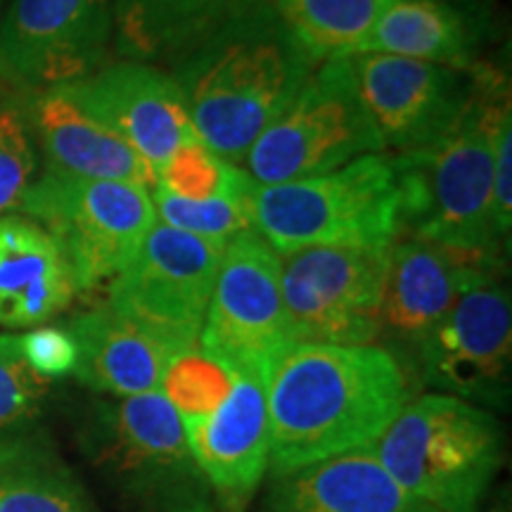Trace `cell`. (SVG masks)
<instances>
[{
  "mask_svg": "<svg viewBox=\"0 0 512 512\" xmlns=\"http://www.w3.org/2000/svg\"><path fill=\"white\" fill-rule=\"evenodd\" d=\"M273 475L370 446L411 401L408 375L377 344H304L264 370Z\"/></svg>",
  "mask_w": 512,
  "mask_h": 512,
  "instance_id": "obj_1",
  "label": "cell"
},
{
  "mask_svg": "<svg viewBox=\"0 0 512 512\" xmlns=\"http://www.w3.org/2000/svg\"><path fill=\"white\" fill-rule=\"evenodd\" d=\"M318 64L271 0H240L219 27L171 64V76L202 143L238 166Z\"/></svg>",
  "mask_w": 512,
  "mask_h": 512,
  "instance_id": "obj_2",
  "label": "cell"
},
{
  "mask_svg": "<svg viewBox=\"0 0 512 512\" xmlns=\"http://www.w3.org/2000/svg\"><path fill=\"white\" fill-rule=\"evenodd\" d=\"M510 114L508 72L477 62L463 112L444 136L427 150L392 155L401 190V233L503 256L494 228V159L498 128Z\"/></svg>",
  "mask_w": 512,
  "mask_h": 512,
  "instance_id": "obj_3",
  "label": "cell"
},
{
  "mask_svg": "<svg viewBox=\"0 0 512 512\" xmlns=\"http://www.w3.org/2000/svg\"><path fill=\"white\" fill-rule=\"evenodd\" d=\"M368 448L427 510L482 512L503 465V427L475 403L425 394L408 401Z\"/></svg>",
  "mask_w": 512,
  "mask_h": 512,
  "instance_id": "obj_4",
  "label": "cell"
},
{
  "mask_svg": "<svg viewBox=\"0 0 512 512\" xmlns=\"http://www.w3.org/2000/svg\"><path fill=\"white\" fill-rule=\"evenodd\" d=\"M256 233L275 252L309 247H392L401 235L394 157H358L330 174L249 188Z\"/></svg>",
  "mask_w": 512,
  "mask_h": 512,
  "instance_id": "obj_5",
  "label": "cell"
},
{
  "mask_svg": "<svg viewBox=\"0 0 512 512\" xmlns=\"http://www.w3.org/2000/svg\"><path fill=\"white\" fill-rule=\"evenodd\" d=\"M86 444L131 510L223 512L192 458L183 418L162 392L98 403Z\"/></svg>",
  "mask_w": 512,
  "mask_h": 512,
  "instance_id": "obj_6",
  "label": "cell"
},
{
  "mask_svg": "<svg viewBox=\"0 0 512 512\" xmlns=\"http://www.w3.org/2000/svg\"><path fill=\"white\" fill-rule=\"evenodd\" d=\"M382 150L347 55L318 64L290 107L249 147L242 164L254 183L275 185L330 174Z\"/></svg>",
  "mask_w": 512,
  "mask_h": 512,
  "instance_id": "obj_7",
  "label": "cell"
},
{
  "mask_svg": "<svg viewBox=\"0 0 512 512\" xmlns=\"http://www.w3.org/2000/svg\"><path fill=\"white\" fill-rule=\"evenodd\" d=\"M19 209L57 240L79 292L112 283L157 223L147 188L50 169L36 178Z\"/></svg>",
  "mask_w": 512,
  "mask_h": 512,
  "instance_id": "obj_8",
  "label": "cell"
},
{
  "mask_svg": "<svg viewBox=\"0 0 512 512\" xmlns=\"http://www.w3.org/2000/svg\"><path fill=\"white\" fill-rule=\"evenodd\" d=\"M392 247H309L280 256L292 342L375 344Z\"/></svg>",
  "mask_w": 512,
  "mask_h": 512,
  "instance_id": "obj_9",
  "label": "cell"
},
{
  "mask_svg": "<svg viewBox=\"0 0 512 512\" xmlns=\"http://www.w3.org/2000/svg\"><path fill=\"white\" fill-rule=\"evenodd\" d=\"M223 249L155 223L131 264L110 283L107 304L178 351L200 349L202 323Z\"/></svg>",
  "mask_w": 512,
  "mask_h": 512,
  "instance_id": "obj_10",
  "label": "cell"
},
{
  "mask_svg": "<svg viewBox=\"0 0 512 512\" xmlns=\"http://www.w3.org/2000/svg\"><path fill=\"white\" fill-rule=\"evenodd\" d=\"M292 344L280 292V254L256 230L223 249L204 316L202 354L228 373H261Z\"/></svg>",
  "mask_w": 512,
  "mask_h": 512,
  "instance_id": "obj_11",
  "label": "cell"
},
{
  "mask_svg": "<svg viewBox=\"0 0 512 512\" xmlns=\"http://www.w3.org/2000/svg\"><path fill=\"white\" fill-rule=\"evenodd\" d=\"M112 0H10L0 22V83L41 93L86 79L105 64Z\"/></svg>",
  "mask_w": 512,
  "mask_h": 512,
  "instance_id": "obj_12",
  "label": "cell"
},
{
  "mask_svg": "<svg viewBox=\"0 0 512 512\" xmlns=\"http://www.w3.org/2000/svg\"><path fill=\"white\" fill-rule=\"evenodd\" d=\"M422 384L489 411L510 403L512 306L501 278L465 292L413 351Z\"/></svg>",
  "mask_w": 512,
  "mask_h": 512,
  "instance_id": "obj_13",
  "label": "cell"
},
{
  "mask_svg": "<svg viewBox=\"0 0 512 512\" xmlns=\"http://www.w3.org/2000/svg\"><path fill=\"white\" fill-rule=\"evenodd\" d=\"M356 86L384 150L411 155L444 136L470 95V72L387 53L351 55Z\"/></svg>",
  "mask_w": 512,
  "mask_h": 512,
  "instance_id": "obj_14",
  "label": "cell"
},
{
  "mask_svg": "<svg viewBox=\"0 0 512 512\" xmlns=\"http://www.w3.org/2000/svg\"><path fill=\"white\" fill-rule=\"evenodd\" d=\"M64 93L124 138L155 174L178 147L200 140L174 76L155 64L119 60L67 86Z\"/></svg>",
  "mask_w": 512,
  "mask_h": 512,
  "instance_id": "obj_15",
  "label": "cell"
},
{
  "mask_svg": "<svg viewBox=\"0 0 512 512\" xmlns=\"http://www.w3.org/2000/svg\"><path fill=\"white\" fill-rule=\"evenodd\" d=\"M501 273L503 256L420 238L394 242L384 275L380 337L415 351L465 292L498 280Z\"/></svg>",
  "mask_w": 512,
  "mask_h": 512,
  "instance_id": "obj_16",
  "label": "cell"
},
{
  "mask_svg": "<svg viewBox=\"0 0 512 512\" xmlns=\"http://www.w3.org/2000/svg\"><path fill=\"white\" fill-rule=\"evenodd\" d=\"M197 467L223 512H240L268 472L266 387L261 373H235L226 401L204 418H183Z\"/></svg>",
  "mask_w": 512,
  "mask_h": 512,
  "instance_id": "obj_17",
  "label": "cell"
},
{
  "mask_svg": "<svg viewBox=\"0 0 512 512\" xmlns=\"http://www.w3.org/2000/svg\"><path fill=\"white\" fill-rule=\"evenodd\" d=\"M24 102L46 169L147 190L157 185V174L145 159L112 128L76 105L62 88L24 93Z\"/></svg>",
  "mask_w": 512,
  "mask_h": 512,
  "instance_id": "obj_18",
  "label": "cell"
},
{
  "mask_svg": "<svg viewBox=\"0 0 512 512\" xmlns=\"http://www.w3.org/2000/svg\"><path fill=\"white\" fill-rule=\"evenodd\" d=\"M67 330L79 349L76 380L117 399L159 392L169 363L183 354L107 302L79 313Z\"/></svg>",
  "mask_w": 512,
  "mask_h": 512,
  "instance_id": "obj_19",
  "label": "cell"
},
{
  "mask_svg": "<svg viewBox=\"0 0 512 512\" xmlns=\"http://www.w3.org/2000/svg\"><path fill=\"white\" fill-rule=\"evenodd\" d=\"M79 294L57 240L24 214H0V325L36 328Z\"/></svg>",
  "mask_w": 512,
  "mask_h": 512,
  "instance_id": "obj_20",
  "label": "cell"
},
{
  "mask_svg": "<svg viewBox=\"0 0 512 512\" xmlns=\"http://www.w3.org/2000/svg\"><path fill=\"white\" fill-rule=\"evenodd\" d=\"M264 512H427L368 446L273 475Z\"/></svg>",
  "mask_w": 512,
  "mask_h": 512,
  "instance_id": "obj_21",
  "label": "cell"
},
{
  "mask_svg": "<svg viewBox=\"0 0 512 512\" xmlns=\"http://www.w3.org/2000/svg\"><path fill=\"white\" fill-rule=\"evenodd\" d=\"M482 22L451 0H389L361 53H387L470 72Z\"/></svg>",
  "mask_w": 512,
  "mask_h": 512,
  "instance_id": "obj_22",
  "label": "cell"
},
{
  "mask_svg": "<svg viewBox=\"0 0 512 512\" xmlns=\"http://www.w3.org/2000/svg\"><path fill=\"white\" fill-rule=\"evenodd\" d=\"M238 5L240 0H112L114 41L126 60L171 67Z\"/></svg>",
  "mask_w": 512,
  "mask_h": 512,
  "instance_id": "obj_23",
  "label": "cell"
},
{
  "mask_svg": "<svg viewBox=\"0 0 512 512\" xmlns=\"http://www.w3.org/2000/svg\"><path fill=\"white\" fill-rule=\"evenodd\" d=\"M48 380L36 375L19 347V337L0 335V472L53 458L43 430Z\"/></svg>",
  "mask_w": 512,
  "mask_h": 512,
  "instance_id": "obj_24",
  "label": "cell"
},
{
  "mask_svg": "<svg viewBox=\"0 0 512 512\" xmlns=\"http://www.w3.org/2000/svg\"><path fill=\"white\" fill-rule=\"evenodd\" d=\"M318 62L361 53L389 0H271Z\"/></svg>",
  "mask_w": 512,
  "mask_h": 512,
  "instance_id": "obj_25",
  "label": "cell"
},
{
  "mask_svg": "<svg viewBox=\"0 0 512 512\" xmlns=\"http://www.w3.org/2000/svg\"><path fill=\"white\" fill-rule=\"evenodd\" d=\"M245 171V169H242ZM252 178L245 171L240 178L238 188L228 195L211 197V200L190 202L181 197L171 195L164 188L155 185L152 188V204H155V214H159L164 226L181 230V233L195 235V238L209 240L214 245L226 247L230 240L240 238V235L254 230L252 214H249V188H252Z\"/></svg>",
  "mask_w": 512,
  "mask_h": 512,
  "instance_id": "obj_26",
  "label": "cell"
},
{
  "mask_svg": "<svg viewBox=\"0 0 512 512\" xmlns=\"http://www.w3.org/2000/svg\"><path fill=\"white\" fill-rule=\"evenodd\" d=\"M0 512H93V508L79 482L53 456L0 472Z\"/></svg>",
  "mask_w": 512,
  "mask_h": 512,
  "instance_id": "obj_27",
  "label": "cell"
},
{
  "mask_svg": "<svg viewBox=\"0 0 512 512\" xmlns=\"http://www.w3.org/2000/svg\"><path fill=\"white\" fill-rule=\"evenodd\" d=\"M36 171L38 147L24 93L0 83V214L22 207Z\"/></svg>",
  "mask_w": 512,
  "mask_h": 512,
  "instance_id": "obj_28",
  "label": "cell"
},
{
  "mask_svg": "<svg viewBox=\"0 0 512 512\" xmlns=\"http://www.w3.org/2000/svg\"><path fill=\"white\" fill-rule=\"evenodd\" d=\"M233 373L200 349L174 356L162 380V394L181 418H204L226 401Z\"/></svg>",
  "mask_w": 512,
  "mask_h": 512,
  "instance_id": "obj_29",
  "label": "cell"
},
{
  "mask_svg": "<svg viewBox=\"0 0 512 512\" xmlns=\"http://www.w3.org/2000/svg\"><path fill=\"white\" fill-rule=\"evenodd\" d=\"M245 171L216 157L202 140L178 147L157 174V185L181 200L202 202L238 188Z\"/></svg>",
  "mask_w": 512,
  "mask_h": 512,
  "instance_id": "obj_30",
  "label": "cell"
},
{
  "mask_svg": "<svg viewBox=\"0 0 512 512\" xmlns=\"http://www.w3.org/2000/svg\"><path fill=\"white\" fill-rule=\"evenodd\" d=\"M19 347H22V354L31 370L41 375L43 380H55V377L74 373L76 358H79V349H76L69 330L50 328V325L19 337Z\"/></svg>",
  "mask_w": 512,
  "mask_h": 512,
  "instance_id": "obj_31",
  "label": "cell"
},
{
  "mask_svg": "<svg viewBox=\"0 0 512 512\" xmlns=\"http://www.w3.org/2000/svg\"><path fill=\"white\" fill-rule=\"evenodd\" d=\"M512 114L503 119L496 136L494 159V228L498 240L510 245L512 228Z\"/></svg>",
  "mask_w": 512,
  "mask_h": 512,
  "instance_id": "obj_32",
  "label": "cell"
},
{
  "mask_svg": "<svg viewBox=\"0 0 512 512\" xmlns=\"http://www.w3.org/2000/svg\"><path fill=\"white\" fill-rule=\"evenodd\" d=\"M0 8H3V0H0Z\"/></svg>",
  "mask_w": 512,
  "mask_h": 512,
  "instance_id": "obj_33",
  "label": "cell"
},
{
  "mask_svg": "<svg viewBox=\"0 0 512 512\" xmlns=\"http://www.w3.org/2000/svg\"><path fill=\"white\" fill-rule=\"evenodd\" d=\"M427 512H432V510H427Z\"/></svg>",
  "mask_w": 512,
  "mask_h": 512,
  "instance_id": "obj_34",
  "label": "cell"
}]
</instances>
